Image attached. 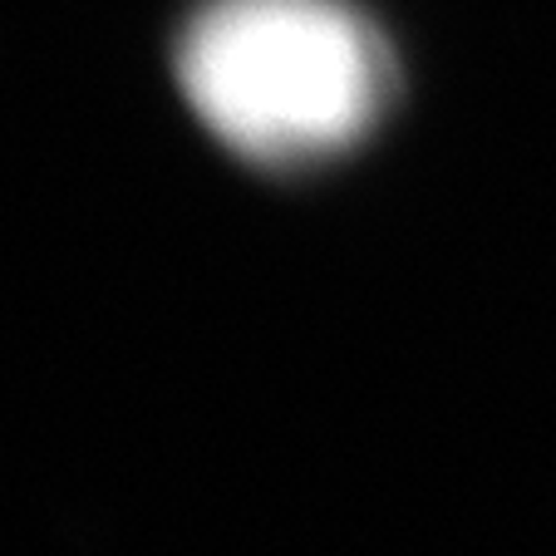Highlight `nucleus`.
Segmentation results:
<instances>
[{
    "mask_svg": "<svg viewBox=\"0 0 556 556\" xmlns=\"http://www.w3.org/2000/svg\"><path fill=\"white\" fill-rule=\"evenodd\" d=\"M192 114L256 163L350 148L384 114L394 74L345 0H212L178 45Z\"/></svg>",
    "mask_w": 556,
    "mask_h": 556,
    "instance_id": "obj_1",
    "label": "nucleus"
}]
</instances>
